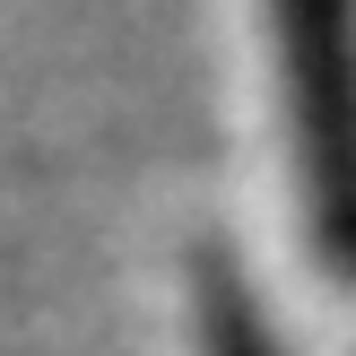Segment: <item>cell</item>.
Wrapping results in <instances>:
<instances>
[{
  "label": "cell",
  "instance_id": "cell-2",
  "mask_svg": "<svg viewBox=\"0 0 356 356\" xmlns=\"http://www.w3.org/2000/svg\"><path fill=\"white\" fill-rule=\"evenodd\" d=\"M191 348L200 356H287L270 339V322H261V305H252V287H243L226 243L191 252Z\"/></svg>",
  "mask_w": 356,
  "mask_h": 356
},
{
  "label": "cell",
  "instance_id": "cell-1",
  "mask_svg": "<svg viewBox=\"0 0 356 356\" xmlns=\"http://www.w3.org/2000/svg\"><path fill=\"white\" fill-rule=\"evenodd\" d=\"M270 35L296 104L305 226L330 278L356 287V0H270Z\"/></svg>",
  "mask_w": 356,
  "mask_h": 356
}]
</instances>
